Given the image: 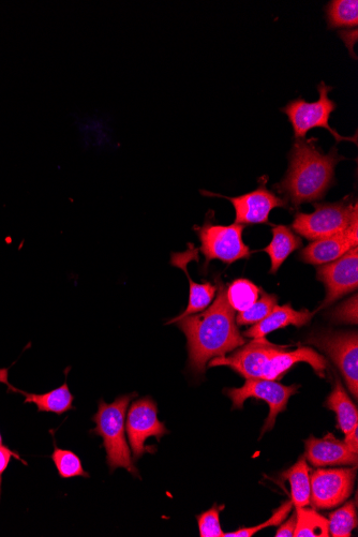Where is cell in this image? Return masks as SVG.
Instances as JSON below:
<instances>
[{
  "mask_svg": "<svg viewBox=\"0 0 358 537\" xmlns=\"http://www.w3.org/2000/svg\"><path fill=\"white\" fill-rule=\"evenodd\" d=\"M216 286L218 293L211 307L176 322L187 337L188 367L195 375H203L213 358L226 356L246 343L238 331L227 286L220 278L216 279Z\"/></svg>",
  "mask_w": 358,
  "mask_h": 537,
  "instance_id": "1",
  "label": "cell"
},
{
  "mask_svg": "<svg viewBox=\"0 0 358 537\" xmlns=\"http://www.w3.org/2000/svg\"><path fill=\"white\" fill-rule=\"evenodd\" d=\"M288 346H276L265 338L252 339L231 356L216 357L208 367L227 366L245 379L279 381L296 364H309L320 378L326 377L328 361L312 348L287 351Z\"/></svg>",
  "mask_w": 358,
  "mask_h": 537,
  "instance_id": "2",
  "label": "cell"
},
{
  "mask_svg": "<svg viewBox=\"0 0 358 537\" xmlns=\"http://www.w3.org/2000/svg\"><path fill=\"white\" fill-rule=\"evenodd\" d=\"M343 159L336 147L324 154L317 139H295L288 172L274 188L294 206L320 201L334 185L337 164Z\"/></svg>",
  "mask_w": 358,
  "mask_h": 537,
  "instance_id": "3",
  "label": "cell"
},
{
  "mask_svg": "<svg viewBox=\"0 0 358 537\" xmlns=\"http://www.w3.org/2000/svg\"><path fill=\"white\" fill-rule=\"evenodd\" d=\"M137 397V393L119 396L111 405L101 399L98 411L93 416L96 427L91 430V434L103 439L111 473L117 468H124L133 476L140 477L139 470L134 466L125 432L127 409L130 401Z\"/></svg>",
  "mask_w": 358,
  "mask_h": 537,
  "instance_id": "4",
  "label": "cell"
},
{
  "mask_svg": "<svg viewBox=\"0 0 358 537\" xmlns=\"http://www.w3.org/2000/svg\"><path fill=\"white\" fill-rule=\"evenodd\" d=\"M316 211L311 214L297 213L292 230L316 242L345 232L358 213L357 203L353 204L350 197L337 203H315Z\"/></svg>",
  "mask_w": 358,
  "mask_h": 537,
  "instance_id": "5",
  "label": "cell"
},
{
  "mask_svg": "<svg viewBox=\"0 0 358 537\" xmlns=\"http://www.w3.org/2000/svg\"><path fill=\"white\" fill-rule=\"evenodd\" d=\"M333 87L321 82L318 85L319 99L307 102L303 97L290 101L281 111L285 113L294 131L295 139H305L311 129L324 128L332 134L337 142L349 141L357 144V133L354 138L340 136L337 130L330 126V118L337 109V104L328 94Z\"/></svg>",
  "mask_w": 358,
  "mask_h": 537,
  "instance_id": "6",
  "label": "cell"
},
{
  "mask_svg": "<svg viewBox=\"0 0 358 537\" xmlns=\"http://www.w3.org/2000/svg\"><path fill=\"white\" fill-rule=\"evenodd\" d=\"M245 228L237 223L231 226L214 225L211 219L205 220L202 227H196L195 230L201 242L200 250L206 260L205 265L213 260L233 264L249 259L251 250L243 240Z\"/></svg>",
  "mask_w": 358,
  "mask_h": 537,
  "instance_id": "7",
  "label": "cell"
},
{
  "mask_svg": "<svg viewBox=\"0 0 358 537\" xmlns=\"http://www.w3.org/2000/svg\"><path fill=\"white\" fill-rule=\"evenodd\" d=\"M127 436L133 453V461H138L144 454H155L157 447L146 445L148 438L158 441L170 431L158 420V407L151 397L137 399L131 405L126 424Z\"/></svg>",
  "mask_w": 358,
  "mask_h": 537,
  "instance_id": "8",
  "label": "cell"
},
{
  "mask_svg": "<svg viewBox=\"0 0 358 537\" xmlns=\"http://www.w3.org/2000/svg\"><path fill=\"white\" fill-rule=\"evenodd\" d=\"M323 351L339 368L355 399L358 397V335L357 332L320 331L307 341Z\"/></svg>",
  "mask_w": 358,
  "mask_h": 537,
  "instance_id": "9",
  "label": "cell"
},
{
  "mask_svg": "<svg viewBox=\"0 0 358 537\" xmlns=\"http://www.w3.org/2000/svg\"><path fill=\"white\" fill-rule=\"evenodd\" d=\"M300 389V385L285 386L277 381L263 379H246L240 389H227L225 394L232 400L233 409H243L245 401L249 398L261 399L270 407L261 437L265 432L271 431L279 413L286 411L289 399Z\"/></svg>",
  "mask_w": 358,
  "mask_h": 537,
  "instance_id": "10",
  "label": "cell"
},
{
  "mask_svg": "<svg viewBox=\"0 0 358 537\" xmlns=\"http://www.w3.org/2000/svg\"><path fill=\"white\" fill-rule=\"evenodd\" d=\"M357 467L318 469L310 475V504L317 510H332L352 495Z\"/></svg>",
  "mask_w": 358,
  "mask_h": 537,
  "instance_id": "11",
  "label": "cell"
},
{
  "mask_svg": "<svg viewBox=\"0 0 358 537\" xmlns=\"http://www.w3.org/2000/svg\"><path fill=\"white\" fill-rule=\"evenodd\" d=\"M318 280L324 283L326 297L320 309L331 306L341 297L357 290L358 287V248L349 250L338 260L320 265Z\"/></svg>",
  "mask_w": 358,
  "mask_h": 537,
  "instance_id": "12",
  "label": "cell"
},
{
  "mask_svg": "<svg viewBox=\"0 0 358 537\" xmlns=\"http://www.w3.org/2000/svg\"><path fill=\"white\" fill-rule=\"evenodd\" d=\"M206 196L219 197L230 201L235 208V223L237 225H270V214L275 208H288V201L276 196L268 190L265 184L258 189L236 198L213 195L206 192Z\"/></svg>",
  "mask_w": 358,
  "mask_h": 537,
  "instance_id": "13",
  "label": "cell"
},
{
  "mask_svg": "<svg viewBox=\"0 0 358 537\" xmlns=\"http://www.w3.org/2000/svg\"><path fill=\"white\" fill-rule=\"evenodd\" d=\"M171 264L175 267L181 268L186 274L189 281V302L188 306L181 315L169 321L167 324L176 323L186 317L196 315V313L202 312L214 301L215 294L217 292V286L211 282L196 283L193 282L188 273V264L191 261H199V249L195 248L191 243L188 244V249L182 253H173L171 257Z\"/></svg>",
  "mask_w": 358,
  "mask_h": 537,
  "instance_id": "14",
  "label": "cell"
},
{
  "mask_svg": "<svg viewBox=\"0 0 358 537\" xmlns=\"http://www.w3.org/2000/svg\"><path fill=\"white\" fill-rule=\"evenodd\" d=\"M305 445V458L313 467H357V454L351 452L345 442L336 439L332 434L323 439L311 436Z\"/></svg>",
  "mask_w": 358,
  "mask_h": 537,
  "instance_id": "15",
  "label": "cell"
},
{
  "mask_svg": "<svg viewBox=\"0 0 358 537\" xmlns=\"http://www.w3.org/2000/svg\"><path fill=\"white\" fill-rule=\"evenodd\" d=\"M357 246L358 242L345 231L308 245L301 251L300 259L304 263L320 266L338 260Z\"/></svg>",
  "mask_w": 358,
  "mask_h": 537,
  "instance_id": "16",
  "label": "cell"
},
{
  "mask_svg": "<svg viewBox=\"0 0 358 537\" xmlns=\"http://www.w3.org/2000/svg\"><path fill=\"white\" fill-rule=\"evenodd\" d=\"M315 312L308 310L297 311L290 304L276 306L261 322L253 325L244 335L252 339H261L266 335L290 325L302 327L310 323Z\"/></svg>",
  "mask_w": 358,
  "mask_h": 537,
  "instance_id": "17",
  "label": "cell"
},
{
  "mask_svg": "<svg viewBox=\"0 0 358 537\" xmlns=\"http://www.w3.org/2000/svg\"><path fill=\"white\" fill-rule=\"evenodd\" d=\"M9 387V391L19 393L25 397V404H34L38 408V412H48L57 415H62L76 408L73 407L74 396L69 390L68 384L65 382L57 389L46 394H31L26 393L13 387L8 381L5 383Z\"/></svg>",
  "mask_w": 358,
  "mask_h": 537,
  "instance_id": "18",
  "label": "cell"
},
{
  "mask_svg": "<svg viewBox=\"0 0 358 537\" xmlns=\"http://www.w3.org/2000/svg\"><path fill=\"white\" fill-rule=\"evenodd\" d=\"M272 234V242L263 251L270 256L272 261L270 273L276 274L292 253L303 247V241L300 236L287 226H274Z\"/></svg>",
  "mask_w": 358,
  "mask_h": 537,
  "instance_id": "19",
  "label": "cell"
},
{
  "mask_svg": "<svg viewBox=\"0 0 358 537\" xmlns=\"http://www.w3.org/2000/svg\"><path fill=\"white\" fill-rule=\"evenodd\" d=\"M325 407L336 413L338 427L346 436L358 426L357 408L345 389H343V385L337 376H335L333 392L327 397Z\"/></svg>",
  "mask_w": 358,
  "mask_h": 537,
  "instance_id": "20",
  "label": "cell"
},
{
  "mask_svg": "<svg viewBox=\"0 0 358 537\" xmlns=\"http://www.w3.org/2000/svg\"><path fill=\"white\" fill-rule=\"evenodd\" d=\"M282 477L290 483L292 502L295 507H305L310 504V474L305 456L283 473Z\"/></svg>",
  "mask_w": 358,
  "mask_h": 537,
  "instance_id": "21",
  "label": "cell"
},
{
  "mask_svg": "<svg viewBox=\"0 0 358 537\" xmlns=\"http://www.w3.org/2000/svg\"><path fill=\"white\" fill-rule=\"evenodd\" d=\"M325 11L328 29L357 28V0H333Z\"/></svg>",
  "mask_w": 358,
  "mask_h": 537,
  "instance_id": "22",
  "label": "cell"
},
{
  "mask_svg": "<svg viewBox=\"0 0 358 537\" xmlns=\"http://www.w3.org/2000/svg\"><path fill=\"white\" fill-rule=\"evenodd\" d=\"M295 537H328V520L317 511L296 507Z\"/></svg>",
  "mask_w": 358,
  "mask_h": 537,
  "instance_id": "23",
  "label": "cell"
},
{
  "mask_svg": "<svg viewBox=\"0 0 358 537\" xmlns=\"http://www.w3.org/2000/svg\"><path fill=\"white\" fill-rule=\"evenodd\" d=\"M261 289L247 279H236L227 289L228 301L238 312H244L252 307L260 297Z\"/></svg>",
  "mask_w": 358,
  "mask_h": 537,
  "instance_id": "24",
  "label": "cell"
},
{
  "mask_svg": "<svg viewBox=\"0 0 358 537\" xmlns=\"http://www.w3.org/2000/svg\"><path fill=\"white\" fill-rule=\"evenodd\" d=\"M51 458L62 479L67 480L80 476L88 479L89 473L84 470L80 457L72 451L59 449L56 442H54V452Z\"/></svg>",
  "mask_w": 358,
  "mask_h": 537,
  "instance_id": "25",
  "label": "cell"
},
{
  "mask_svg": "<svg viewBox=\"0 0 358 537\" xmlns=\"http://www.w3.org/2000/svg\"><path fill=\"white\" fill-rule=\"evenodd\" d=\"M357 527L356 503L350 501L330 515L328 530L334 537H350Z\"/></svg>",
  "mask_w": 358,
  "mask_h": 537,
  "instance_id": "26",
  "label": "cell"
},
{
  "mask_svg": "<svg viewBox=\"0 0 358 537\" xmlns=\"http://www.w3.org/2000/svg\"><path fill=\"white\" fill-rule=\"evenodd\" d=\"M261 298L248 310L238 313L236 323L238 325H255L264 320L278 305V297L268 294L261 289Z\"/></svg>",
  "mask_w": 358,
  "mask_h": 537,
  "instance_id": "27",
  "label": "cell"
},
{
  "mask_svg": "<svg viewBox=\"0 0 358 537\" xmlns=\"http://www.w3.org/2000/svg\"><path fill=\"white\" fill-rule=\"evenodd\" d=\"M292 507V500L286 501L285 503L281 504L279 509L274 512L273 516L268 518V520L263 522V524L256 527L242 528L234 532L225 533V536L223 537H251L263 529L280 526L292 511Z\"/></svg>",
  "mask_w": 358,
  "mask_h": 537,
  "instance_id": "28",
  "label": "cell"
},
{
  "mask_svg": "<svg viewBox=\"0 0 358 537\" xmlns=\"http://www.w3.org/2000/svg\"><path fill=\"white\" fill-rule=\"evenodd\" d=\"M223 510H225V505L215 504L210 511L197 516L201 537L225 536L220 526V512Z\"/></svg>",
  "mask_w": 358,
  "mask_h": 537,
  "instance_id": "29",
  "label": "cell"
},
{
  "mask_svg": "<svg viewBox=\"0 0 358 537\" xmlns=\"http://www.w3.org/2000/svg\"><path fill=\"white\" fill-rule=\"evenodd\" d=\"M358 296L354 294L346 302H343L330 313H328V318L332 322L337 324H357L358 315H357V304Z\"/></svg>",
  "mask_w": 358,
  "mask_h": 537,
  "instance_id": "30",
  "label": "cell"
},
{
  "mask_svg": "<svg viewBox=\"0 0 358 537\" xmlns=\"http://www.w3.org/2000/svg\"><path fill=\"white\" fill-rule=\"evenodd\" d=\"M12 458H16L23 462L26 465V462L22 460L20 455L16 452H13L9 447L5 445H0V489H2V479L3 475L9 467L10 461Z\"/></svg>",
  "mask_w": 358,
  "mask_h": 537,
  "instance_id": "31",
  "label": "cell"
},
{
  "mask_svg": "<svg viewBox=\"0 0 358 537\" xmlns=\"http://www.w3.org/2000/svg\"><path fill=\"white\" fill-rule=\"evenodd\" d=\"M296 514H293L292 517L282 524L276 533V537H293L295 528H296Z\"/></svg>",
  "mask_w": 358,
  "mask_h": 537,
  "instance_id": "32",
  "label": "cell"
},
{
  "mask_svg": "<svg viewBox=\"0 0 358 537\" xmlns=\"http://www.w3.org/2000/svg\"><path fill=\"white\" fill-rule=\"evenodd\" d=\"M358 426H356L350 434L346 436L345 443L349 447V450L355 454L358 453Z\"/></svg>",
  "mask_w": 358,
  "mask_h": 537,
  "instance_id": "33",
  "label": "cell"
},
{
  "mask_svg": "<svg viewBox=\"0 0 358 537\" xmlns=\"http://www.w3.org/2000/svg\"><path fill=\"white\" fill-rule=\"evenodd\" d=\"M8 381V369H0V383H6ZM3 444V437L0 434V445Z\"/></svg>",
  "mask_w": 358,
  "mask_h": 537,
  "instance_id": "34",
  "label": "cell"
}]
</instances>
